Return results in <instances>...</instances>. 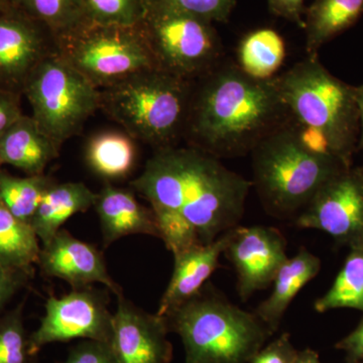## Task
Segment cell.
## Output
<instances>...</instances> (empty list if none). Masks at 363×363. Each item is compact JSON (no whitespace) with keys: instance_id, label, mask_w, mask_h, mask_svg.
<instances>
[{"instance_id":"39","label":"cell","mask_w":363,"mask_h":363,"mask_svg":"<svg viewBox=\"0 0 363 363\" xmlns=\"http://www.w3.org/2000/svg\"><path fill=\"white\" fill-rule=\"evenodd\" d=\"M357 92V101L358 113H359V140H358L357 149L363 150V84L355 86Z\"/></svg>"},{"instance_id":"23","label":"cell","mask_w":363,"mask_h":363,"mask_svg":"<svg viewBox=\"0 0 363 363\" xmlns=\"http://www.w3.org/2000/svg\"><path fill=\"white\" fill-rule=\"evenodd\" d=\"M285 58V40L272 28L252 30L238 44V66L253 78L274 77Z\"/></svg>"},{"instance_id":"29","label":"cell","mask_w":363,"mask_h":363,"mask_svg":"<svg viewBox=\"0 0 363 363\" xmlns=\"http://www.w3.org/2000/svg\"><path fill=\"white\" fill-rule=\"evenodd\" d=\"M87 21L100 26H136L145 16V0H81Z\"/></svg>"},{"instance_id":"7","label":"cell","mask_w":363,"mask_h":363,"mask_svg":"<svg viewBox=\"0 0 363 363\" xmlns=\"http://www.w3.org/2000/svg\"><path fill=\"white\" fill-rule=\"evenodd\" d=\"M23 96L40 130L61 147L100 109V90L59 52L33 70Z\"/></svg>"},{"instance_id":"30","label":"cell","mask_w":363,"mask_h":363,"mask_svg":"<svg viewBox=\"0 0 363 363\" xmlns=\"http://www.w3.org/2000/svg\"><path fill=\"white\" fill-rule=\"evenodd\" d=\"M150 208L156 217L159 238L173 255L203 243L195 227L181 214L167 208Z\"/></svg>"},{"instance_id":"5","label":"cell","mask_w":363,"mask_h":363,"mask_svg":"<svg viewBox=\"0 0 363 363\" xmlns=\"http://www.w3.org/2000/svg\"><path fill=\"white\" fill-rule=\"evenodd\" d=\"M194 81L150 68L100 90V109L155 150L183 138Z\"/></svg>"},{"instance_id":"19","label":"cell","mask_w":363,"mask_h":363,"mask_svg":"<svg viewBox=\"0 0 363 363\" xmlns=\"http://www.w3.org/2000/svg\"><path fill=\"white\" fill-rule=\"evenodd\" d=\"M321 267V259L305 247L284 262L272 281L271 295L255 310V314L272 334L278 330L294 298L316 278Z\"/></svg>"},{"instance_id":"12","label":"cell","mask_w":363,"mask_h":363,"mask_svg":"<svg viewBox=\"0 0 363 363\" xmlns=\"http://www.w3.org/2000/svg\"><path fill=\"white\" fill-rule=\"evenodd\" d=\"M59 52V40L48 26L13 7L0 9V89L23 96L33 70Z\"/></svg>"},{"instance_id":"34","label":"cell","mask_w":363,"mask_h":363,"mask_svg":"<svg viewBox=\"0 0 363 363\" xmlns=\"http://www.w3.org/2000/svg\"><path fill=\"white\" fill-rule=\"evenodd\" d=\"M21 96L23 95L11 91L0 89V138L23 116Z\"/></svg>"},{"instance_id":"16","label":"cell","mask_w":363,"mask_h":363,"mask_svg":"<svg viewBox=\"0 0 363 363\" xmlns=\"http://www.w3.org/2000/svg\"><path fill=\"white\" fill-rule=\"evenodd\" d=\"M228 234H222L209 243H200L174 255L173 274L162 296L157 314L167 317L201 292L208 279L219 267V260L225 250Z\"/></svg>"},{"instance_id":"37","label":"cell","mask_w":363,"mask_h":363,"mask_svg":"<svg viewBox=\"0 0 363 363\" xmlns=\"http://www.w3.org/2000/svg\"><path fill=\"white\" fill-rule=\"evenodd\" d=\"M335 347L345 353V363H363V318L357 328L338 341Z\"/></svg>"},{"instance_id":"20","label":"cell","mask_w":363,"mask_h":363,"mask_svg":"<svg viewBox=\"0 0 363 363\" xmlns=\"http://www.w3.org/2000/svg\"><path fill=\"white\" fill-rule=\"evenodd\" d=\"M97 193L81 182H54L33 215V227L42 245L49 242L69 218L94 206Z\"/></svg>"},{"instance_id":"13","label":"cell","mask_w":363,"mask_h":363,"mask_svg":"<svg viewBox=\"0 0 363 363\" xmlns=\"http://www.w3.org/2000/svg\"><path fill=\"white\" fill-rule=\"evenodd\" d=\"M227 234L224 255L233 264L238 295L245 302L253 294L272 285L279 269L289 259L286 240L279 229L271 226L238 225Z\"/></svg>"},{"instance_id":"3","label":"cell","mask_w":363,"mask_h":363,"mask_svg":"<svg viewBox=\"0 0 363 363\" xmlns=\"http://www.w3.org/2000/svg\"><path fill=\"white\" fill-rule=\"evenodd\" d=\"M250 156L252 186L264 211L279 220H295L326 182L350 168L336 157L310 152L301 143L292 117Z\"/></svg>"},{"instance_id":"28","label":"cell","mask_w":363,"mask_h":363,"mask_svg":"<svg viewBox=\"0 0 363 363\" xmlns=\"http://www.w3.org/2000/svg\"><path fill=\"white\" fill-rule=\"evenodd\" d=\"M0 363H37L23 321V304L0 317Z\"/></svg>"},{"instance_id":"35","label":"cell","mask_w":363,"mask_h":363,"mask_svg":"<svg viewBox=\"0 0 363 363\" xmlns=\"http://www.w3.org/2000/svg\"><path fill=\"white\" fill-rule=\"evenodd\" d=\"M30 274L0 264V311L11 298L21 290Z\"/></svg>"},{"instance_id":"31","label":"cell","mask_w":363,"mask_h":363,"mask_svg":"<svg viewBox=\"0 0 363 363\" xmlns=\"http://www.w3.org/2000/svg\"><path fill=\"white\" fill-rule=\"evenodd\" d=\"M145 2L147 9L188 14L211 23H227L235 6V0H145Z\"/></svg>"},{"instance_id":"15","label":"cell","mask_w":363,"mask_h":363,"mask_svg":"<svg viewBox=\"0 0 363 363\" xmlns=\"http://www.w3.org/2000/svg\"><path fill=\"white\" fill-rule=\"evenodd\" d=\"M40 271L50 278L63 279L73 289L87 288L102 284L116 296L121 288L107 271L102 253L94 245L74 238L61 229L49 242L40 247Z\"/></svg>"},{"instance_id":"2","label":"cell","mask_w":363,"mask_h":363,"mask_svg":"<svg viewBox=\"0 0 363 363\" xmlns=\"http://www.w3.org/2000/svg\"><path fill=\"white\" fill-rule=\"evenodd\" d=\"M131 187L150 203L173 210L195 227L203 243L240 225L252 181L192 147L155 150Z\"/></svg>"},{"instance_id":"40","label":"cell","mask_w":363,"mask_h":363,"mask_svg":"<svg viewBox=\"0 0 363 363\" xmlns=\"http://www.w3.org/2000/svg\"><path fill=\"white\" fill-rule=\"evenodd\" d=\"M11 6V0H0V9H9Z\"/></svg>"},{"instance_id":"24","label":"cell","mask_w":363,"mask_h":363,"mask_svg":"<svg viewBox=\"0 0 363 363\" xmlns=\"http://www.w3.org/2000/svg\"><path fill=\"white\" fill-rule=\"evenodd\" d=\"M40 252L30 224L20 220L0 201V264L32 276Z\"/></svg>"},{"instance_id":"18","label":"cell","mask_w":363,"mask_h":363,"mask_svg":"<svg viewBox=\"0 0 363 363\" xmlns=\"http://www.w3.org/2000/svg\"><path fill=\"white\" fill-rule=\"evenodd\" d=\"M61 147L51 140L32 116H23L0 138V168L11 166L28 176L42 175L58 157Z\"/></svg>"},{"instance_id":"26","label":"cell","mask_w":363,"mask_h":363,"mask_svg":"<svg viewBox=\"0 0 363 363\" xmlns=\"http://www.w3.org/2000/svg\"><path fill=\"white\" fill-rule=\"evenodd\" d=\"M315 311L353 309L363 313V245L350 248L333 284L314 303Z\"/></svg>"},{"instance_id":"8","label":"cell","mask_w":363,"mask_h":363,"mask_svg":"<svg viewBox=\"0 0 363 363\" xmlns=\"http://www.w3.org/2000/svg\"><path fill=\"white\" fill-rule=\"evenodd\" d=\"M59 54L99 90L157 68L138 26L89 23L59 40Z\"/></svg>"},{"instance_id":"27","label":"cell","mask_w":363,"mask_h":363,"mask_svg":"<svg viewBox=\"0 0 363 363\" xmlns=\"http://www.w3.org/2000/svg\"><path fill=\"white\" fill-rule=\"evenodd\" d=\"M54 182L45 174L21 178L0 168V201L16 218L30 224L43 196Z\"/></svg>"},{"instance_id":"6","label":"cell","mask_w":363,"mask_h":363,"mask_svg":"<svg viewBox=\"0 0 363 363\" xmlns=\"http://www.w3.org/2000/svg\"><path fill=\"white\" fill-rule=\"evenodd\" d=\"M277 83L294 121L321 133L334 156L352 167L360 131L355 86L332 75L318 56L298 62Z\"/></svg>"},{"instance_id":"21","label":"cell","mask_w":363,"mask_h":363,"mask_svg":"<svg viewBox=\"0 0 363 363\" xmlns=\"http://www.w3.org/2000/svg\"><path fill=\"white\" fill-rule=\"evenodd\" d=\"M305 13L306 52L317 57L326 43L359 20L363 0H315Z\"/></svg>"},{"instance_id":"36","label":"cell","mask_w":363,"mask_h":363,"mask_svg":"<svg viewBox=\"0 0 363 363\" xmlns=\"http://www.w3.org/2000/svg\"><path fill=\"white\" fill-rule=\"evenodd\" d=\"M305 0H267L269 11L279 18L304 28Z\"/></svg>"},{"instance_id":"33","label":"cell","mask_w":363,"mask_h":363,"mask_svg":"<svg viewBox=\"0 0 363 363\" xmlns=\"http://www.w3.org/2000/svg\"><path fill=\"white\" fill-rule=\"evenodd\" d=\"M297 353L290 334L284 333L257 351L250 363H292Z\"/></svg>"},{"instance_id":"1","label":"cell","mask_w":363,"mask_h":363,"mask_svg":"<svg viewBox=\"0 0 363 363\" xmlns=\"http://www.w3.org/2000/svg\"><path fill=\"white\" fill-rule=\"evenodd\" d=\"M290 119L277 77L253 78L222 61L194 81L183 138L219 160L245 157Z\"/></svg>"},{"instance_id":"11","label":"cell","mask_w":363,"mask_h":363,"mask_svg":"<svg viewBox=\"0 0 363 363\" xmlns=\"http://www.w3.org/2000/svg\"><path fill=\"white\" fill-rule=\"evenodd\" d=\"M294 222L301 229L323 231L339 247L363 245V166L332 177Z\"/></svg>"},{"instance_id":"22","label":"cell","mask_w":363,"mask_h":363,"mask_svg":"<svg viewBox=\"0 0 363 363\" xmlns=\"http://www.w3.org/2000/svg\"><path fill=\"white\" fill-rule=\"evenodd\" d=\"M135 140L126 133L102 131L85 147V161L95 175L107 181L130 175L136 160Z\"/></svg>"},{"instance_id":"25","label":"cell","mask_w":363,"mask_h":363,"mask_svg":"<svg viewBox=\"0 0 363 363\" xmlns=\"http://www.w3.org/2000/svg\"><path fill=\"white\" fill-rule=\"evenodd\" d=\"M9 7L44 23L59 40L90 23L81 0H11Z\"/></svg>"},{"instance_id":"17","label":"cell","mask_w":363,"mask_h":363,"mask_svg":"<svg viewBox=\"0 0 363 363\" xmlns=\"http://www.w3.org/2000/svg\"><path fill=\"white\" fill-rule=\"evenodd\" d=\"M93 207L99 218L105 247L135 234L159 238L154 211L140 204L133 191L106 184L97 193Z\"/></svg>"},{"instance_id":"32","label":"cell","mask_w":363,"mask_h":363,"mask_svg":"<svg viewBox=\"0 0 363 363\" xmlns=\"http://www.w3.org/2000/svg\"><path fill=\"white\" fill-rule=\"evenodd\" d=\"M61 363H118L111 344L95 340H84L69 351Z\"/></svg>"},{"instance_id":"14","label":"cell","mask_w":363,"mask_h":363,"mask_svg":"<svg viewBox=\"0 0 363 363\" xmlns=\"http://www.w3.org/2000/svg\"><path fill=\"white\" fill-rule=\"evenodd\" d=\"M117 297L111 342L117 362H171L173 345L168 339L166 318L135 307L123 294Z\"/></svg>"},{"instance_id":"4","label":"cell","mask_w":363,"mask_h":363,"mask_svg":"<svg viewBox=\"0 0 363 363\" xmlns=\"http://www.w3.org/2000/svg\"><path fill=\"white\" fill-rule=\"evenodd\" d=\"M164 318L180 336L185 363H250L272 335L255 312L233 304L209 284Z\"/></svg>"},{"instance_id":"38","label":"cell","mask_w":363,"mask_h":363,"mask_svg":"<svg viewBox=\"0 0 363 363\" xmlns=\"http://www.w3.org/2000/svg\"><path fill=\"white\" fill-rule=\"evenodd\" d=\"M292 363H322L320 360L319 353L311 348L298 350L297 355Z\"/></svg>"},{"instance_id":"10","label":"cell","mask_w":363,"mask_h":363,"mask_svg":"<svg viewBox=\"0 0 363 363\" xmlns=\"http://www.w3.org/2000/svg\"><path fill=\"white\" fill-rule=\"evenodd\" d=\"M108 301V294L92 286L50 297L39 328L30 334L33 350L38 354L47 344L74 339L111 344L113 314L109 312Z\"/></svg>"},{"instance_id":"9","label":"cell","mask_w":363,"mask_h":363,"mask_svg":"<svg viewBox=\"0 0 363 363\" xmlns=\"http://www.w3.org/2000/svg\"><path fill=\"white\" fill-rule=\"evenodd\" d=\"M138 26L157 68L176 77L198 80L222 62L221 40L209 21L147 9Z\"/></svg>"}]
</instances>
